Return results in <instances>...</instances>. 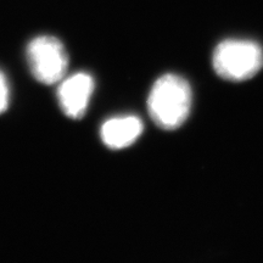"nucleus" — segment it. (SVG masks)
Masks as SVG:
<instances>
[{"instance_id":"1","label":"nucleus","mask_w":263,"mask_h":263,"mask_svg":"<svg viewBox=\"0 0 263 263\" xmlns=\"http://www.w3.org/2000/svg\"><path fill=\"white\" fill-rule=\"evenodd\" d=\"M153 121L162 129L172 130L185 122L192 108V88L177 74H164L155 82L147 99Z\"/></svg>"},{"instance_id":"2","label":"nucleus","mask_w":263,"mask_h":263,"mask_svg":"<svg viewBox=\"0 0 263 263\" xmlns=\"http://www.w3.org/2000/svg\"><path fill=\"white\" fill-rule=\"evenodd\" d=\"M213 68L223 80H250L263 67V49L258 43L228 39L219 43L213 52Z\"/></svg>"},{"instance_id":"3","label":"nucleus","mask_w":263,"mask_h":263,"mask_svg":"<svg viewBox=\"0 0 263 263\" xmlns=\"http://www.w3.org/2000/svg\"><path fill=\"white\" fill-rule=\"evenodd\" d=\"M27 59L33 77L43 84L62 81L68 66V55L62 43L50 35L34 38L28 44Z\"/></svg>"},{"instance_id":"4","label":"nucleus","mask_w":263,"mask_h":263,"mask_svg":"<svg viewBox=\"0 0 263 263\" xmlns=\"http://www.w3.org/2000/svg\"><path fill=\"white\" fill-rule=\"evenodd\" d=\"M94 80L90 74L76 73L66 78L59 88L58 97L61 110L67 117L78 120L84 116L94 91Z\"/></svg>"},{"instance_id":"5","label":"nucleus","mask_w":263,"mask_h":263,"mask_svg":"<svg viewBox=\"0 0 263 263\" xmlns=\"http://www.w3.org/2000/svg\"><path fill=\"white\" fill-rule=\"evenodd\" d=\"M144 124L137 116L110 118L101 126L100 137L107 147L120 150L132 145L143 133Z\"/></svg>"},{"instance_id":"6","label":"nucleus","mask_w":263,"mask_h":263,"mask_svg":"<svg viewBox=\"0 0 263 263\" xmlns=\"http://www.w3.org/2000/svg\"><path fill=\"white\" fill-rule=\"evenodd\" d=\"M10 100V90L8 80H6L5 74L0 71V115L4 111L8 110Z\"/></svg>"}]
</instances>
